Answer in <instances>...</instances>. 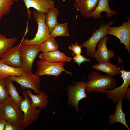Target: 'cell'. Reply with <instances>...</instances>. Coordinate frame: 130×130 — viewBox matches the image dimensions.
Segmentation results:
<instances>
[{
  "instance_id": "obj_1",
  "label": "cell",
  "mask_w": 130,
  "mask_h": 130,
  "mask_svg": "<svg viewBox=\"0 0 130 130\" xmlns=\"http://www.w3.org/2000/svg\"><path fill=\"white\" fill-rule=\"evenodd\" d=\"M88 78V81L86 83V90L88 93L94 91L106 94L109 89L115 88L117 85L115 78L100 74L97 71L90 73Z\"/></svg>"
},
{
  "instance_id": "obj_2",
  "label": "cell",
  "mask_w": 130,
  "mask_h": 130,
  "mask_svg": "<svg viewBox=\"0 0 130 130\" xmlns=\"http://www.w3.org/2000/svg\"><path fill=\"white\" fill-rule=\"evenodd\" d=\"M23 113L20 107L10 97L0 103V118L14 124L21 126Z\"/></svg>"
},
{
  "instance_id": "obj_3",
  "label": "cell",
  "mask_w": 130,
  "mask_h": 130,
  "mask_svg": "<svg viewBox=\"0 0 130 130\" xmlns=\"http://www.w3.org/2000/svg\"><path fill=\"white\" fill-rule=\"evenodd\" d=\"M34 19L38 25L37 32L35 37L29 40L23 39L21 43L26 45H39L47 39L51 38L50 32L45 23L46 14L36 10L33 12Z\"/></svg>"
},
{
  "instance_id": "obj_4",
  "label": "cell",
  "mask_w": 130,
  "mask_h": 130,
  "mask_svg": "<svg viewBox=\"0 0 130 130\" xmlns=\"http://www.w3.org/2000/svg\"><path fill=\"white\" fill-rule=\"evenodd\" d=\"M115 20H111L105 24L102 23L99 28L92 33V36L80 45L81 47L86 48V54L88 56L93 57L96 51V48L98 43L101 38L108 34L107 32L109 27Z\"/></svg>"
},
{
  "instance_id": "obj_5",
  "label": "cell",
  "mask_w": 130,
  "mask_h": 130,
  "mask_svg": "<svg viewBox=\"0 0 130 130\" xmlns=\"http://www.w3.org/2000/svg\"><path fill=\"white\" fill-rule=\"evenodd\" d=\"M65 62L52 63L45 60H39L37 62V68L35 74L40 77L44 75H53L58 78L63 71L71 76L72 73L65 70Z\"/></svg>"
},
{
  "instance_id": "obj_6",
  "label": "cell",
  "mask_w": 130,
  "mask_h": 130,
  "mask_svg": "<svg viewBox=\"0 0 130 130\" xmlns=\"http://www.w3.org/2000/svg\"><path fill=\"white\" fill-rule=\"evenodd\" d=\"M22 93L24 98L20 104V107L23 113L21 126L24 129L38 119L41 110L39 108L38 109L31 106V100L27 95L26 91L23 90Z\"/></svg>"
},
{
  "instance_id": "obj_7",
  "label": "cell",
  "mask_w": 130,
  "mask_h": 130,
  "mask_svg": "<svg viewBox=\"0 0 130 130\" xmlns=\"http://www.w3.org/2000/svg\"><path fill=\"white\" fill-rule=\"evenodd\" d=\"M86 83V82L83 81L76 82L74 85H69L66 87L68 96V104L75 109L76 112L79 111L78 105L79 101L87 97L85 93Z\"/></svg>"
},
{
  "instance_id": "obj_8",
  "label": "cell",
  "mask_w": 130,
  "mask_h": 130,
  "mask_svg": "<svg viewBox=\"0 0 130 130\" xmlns=\"http://www.w3.org/2000/svg\"><path fill=\"white\" fill-rule=\"evenodd\" d=\"M22 62L21 68L25 73L32 72L33 64L39 52V45L19 44Z\"/></svg>"
},
{
  "instance_id": "obj_9",
  "label": "cell",
  "mask_w": 130,
  "mask_h": 130,
  "mask_svg": "<svg viewBox=\"0 0 130 130\" xmlns=\"http://www.w3.org/2000/svg\"><path fill=\"white\" fill-rule=\"evenodd\" d=\"M40 77L31 72L25 73L19 76H11L8 78L13 82L15 81L19 84L22 89L30 88L38 94L40 91L41 80Z\"/></svg>"
},
{
  "instance_id": "obj_10",
  "label": "cell",
  "mask_w": 130,
  "mask_h": 130,
  "mask_svg": "<svg viewBox=\"0 0 130 130\" xmlns=\"http://www.w3.org/2000/svg\"><path fill=\"white\" fill-rule=\"evenodd\" d=\"M122 67L123 68L122 65ZM120 72L121 76L123 80V84L119 87L109 90L106 93L107 98L111 100L112 102L115 104L117 103L120 98L123 99L126 98V93L130 84V71H125L123 68Z\"/></svg>"
},
{
  "instance_id": "obj_11",
  "label": "cell",
  "mask_w": 130,
  "mask_h": 130,
  "mask_svg": "<svg viewBox=\"0 0 130 130\" xmlns=\"http://www.w3.org/2000/svg\"><path fill=\"white\" fill-rule=\"evenodd\" d=\"M128 20L124 22L122 25L116 27L110 26L108 30V34L113 35L120 40V44L123 43L125 48L130 53V19L127 17Z\"/></svg>"
},
{
  "instance_id": "obj_12",
  "label": "cell",
  "mask_w": 130,
  "mask_h": 130,
  "mask_svg": "<svg viewBox=\"0 0 130 130\" xmlns=\"http://www.w3.org/2000/svg\"><path fill=\"white\" fill-rule=\"evenodd\" d=\"M109 38L106 36L103 37L98 43V49L93 56L98 63L109 62L110 59L115 56L114 51L109 50L107 47L106 43Z\"/></svg>"
},
{
  "instance_id": "obj_13",
  "label": "cell",
  "mask_w": 130,
  "mask_h": 130,
  "mask_svg": "<svg viewBox=\"0 0 130 130\" xmlns=\"http://www.w3.org/2000/svg\"><path fill=\"white\" fill-rule=\"evenodd\" d=\"M19 47V44L8 49L2 56L0 60L12 67L21 68V59Z\"/></svg>"
},
{
  "instance_id": "obj_14",
  "label": "cell",
  "mask_w": 130,
  "mask_h": 130,
  "mask_svg": "<svg viewBox=\"0 0 130 130\" xmlns=\"http://www.w3.org/2000/svg\"><path fill=\"white\" fill-rule=\"evenodd\" d=\"M99 0H78L75 2L73 5L75 9L79 11L82 16L88 19L91 13L97 6Z\"/></svg>"
},
{
  "instance_id": "obj_15",
  "label": "cell",
  "mask_w": 130,
  "mask_h": 130,
  "mask_svg": "<svg viewBox=\"0 0 130 130\" xmlns=\"http://www.w3.org/2000/svg\"><path fill=\"white\" fill-rule=\"evenodd\" d=\"M26 7L33 8L38 11L46 14L49 9L54 8L55 1L52 0H22Z\"/></svg>"
},
{
  "instance_id": "obj_16",
  "label": "cell",
  "mask_w": 130,
  "mask_h": 130,
  "mask_svg": "<svg viewBox=\"0 0 130 130\" xmlns=\"http://www.w3.org/2000/svg\"><path fill=\"white\" fill-rule=\"evenodd\" d=\"M26 91L31 99V105L32 107L36 108L38 107L40 110L46 108L48 103V97L44 91H40L37 95L33 94L29 89Z\"/></svg>"
},
{
  "instance_id": "obj_17",
  "label": "cell",
  "mask_w": 130,
  "mask_h": 130,
  "mask_svg": "<svg viewBox=\"0 0 130 130\" xmlns=\"http://www.w3.org/2000/svg\"><path fill=\"white\" fill-rule=\"evenodd\" d=\"M39 57L41 59L52 63L71 62L72 59L58 49L52 52L42 53L39 54Z\"/></svg>"
},
{
  "instance_id": "obj_18",
  "label": "cell",
  "mask_w": 130,
  "mask_h": 130,
  "mask_svg": "<svg viewBox=\"0 0 130 130\" xmlns=\"http://www.w3.org/2000/svg\"><path fill=\"white\" fill-rule=\"evenodd\" d=\"M109 0H99L95 9L90 13V17H93L95 19L102 17L100 14L103 11L107 13L106 16L107 18L116 14H121L117 11H113L110 8L109 6Z\"/></svg>"
},
{
  "instance_id": "obj_19",
  "label": "cell",
  "mask_w": 130,
  "mask_h": 130,
  "mask_svg": "<svg viewBox=\"0 0 130 130\" xmlns=\"http://www.w3.org/2000/svg\"><path fill=\"white\" fill-rule=\"evenodd\" d=\"M123 99L119 98L116 105V110L114 114L110 115L109 117V123L112 124L116 122L120 123L124 125L129 130V127L126 123L125 118V114L123 112L122 108Z\"/></svg>"
},
{
  "instance_id": "obj_20",
  "label": "cell",
  "mask_w": 130,
  "mask_h": 130,
  "mask_svg": "<svg viewBox=\"0 0 130 130\" xmlns=\"http://www.w3.org/2000/svg\"><path fill=\"white\" fill-rule=\"evenodd\" d=\"M93 68L107 73L109 76H113L121 74L120 67L117 65H113L109 62H101L98 64H95Z\"/></svg>"
},
{
  "instance_id": "obj_21",
  "label": "cell",
  "mask_w": 130,
  "mask_h": 130,
  "mask_svg": "<svg viewBox=\"0 0 130 130\" xmlns=\"http://www.w3.org/2000/svg\"><path fill=\"white\" fill-rule=\"evenodd\" d=\"M25 73L22 68L12 67L0 60V79H5L11 76H20Z\"/></svg>"
},
{
  "instance_id": "obj_22",
  "label": "cell",
  "mask_w": 130,
  "mask_h": 130,
  "mask_svg": "<svg viewBox=\"0 0 130 130\" xmlns=\"http://www.w3.org/2000/svg\"><path fill=\"white\" fill-rule=\"evenodd\" d=\"M6 88L10 98L17 105L20 107L21 102L23 100L22 96H20L17 91L15 86L13 82L8 78L5 79Z\"/></svg>"
},
{
  "instance_id": "obj_23",
  "label": "cell",
  "mask_w": 130,
  "mask_h": 130,
  "mask_svg": "<svg viewBox=\"0 0 130 130\" xmlns=\"http://www.w3.org/2000/svg\"><path fill=\"white\" fill-rule=\"evenodd\" d=\"M59 11L56 8H51L46 13L45 23L51 32L58 23L57 21Z\"/></svg>"
},
{
  "instance_id": "obj_24",
  "label": "cell",
  "mask_w": 130,
  "mask_h": 130,
  "mask_svg": "<svg viewBox=\"0 0 130 130\" xmlns=\"http://www.w3.org/2000/svg\"><path fill=\"white\" fill-rule=\"evenodd\" d=\"M16 38H7L0 32V58L17 41Z\"/></svg>"
},
{
  "instance_id": "obj_25",
  "label": "cell",
  "mask_w": 130,
  "mask_h": 130,
  "mask_svg": "<svg viewBox=\"0 0 130 130\" xmlns=\"http://www.w3.org/2000/svg\"><path fill=\"white\" fill-rule=\"evenodd\" d=\"M58 45L54 38L51 37L39 45V52L45 53L52 52L58 49Z\"/></svg>"
},
{
  "instance_id": "obj_26",
  "label": "cell",
  "mask_w": 130,
  "mask_h": 130,
  "mask_svg": "<svg viewBox=\"0 0 130 130\" xmlns=\"http://www.w3.org/2000/svg\"><path fill=\"white\" fill-rule=\"evenodd\" d=\"M50 36L51 37L54 38L59 36H69L67 23H58L50 32Z\"/></svg>"
},
{
  "instance_id": "obj_27",
  "label": "cell",
  "mask_w": 130,
  "mask_h": 130,
  "mask_svg": "<svg viewBox=\"0 0 130 130\" xmlns=\"http://www.w3.org/2000/svg\"><path fill=\"white\" fill-rule=\"evenodd\" d=\"M17 0H0V20L3 16L9 13L12 6Z\"/></svg>"
},
{
  "instance_id": "obj_28",
  "label": "cell",
  "mask_w": 130,
  "mask_h": 130,
  "mask_svg": "<svg viewBox=\"0 0 130 130\" xmlns=\"http://www.w3.org/2000/svg\"><path fill=\"white\" fill-rule=\"evenodd\" d=\"M9 97L6 86L5 79H0V103Z\"/></svg>"
},
{
  "instance_id": "obj_29",
  "label": "cell",
  "mask_w": 130,
  "mask_h": 130,
  "mask_svg": "<svg viewBox=\"0 0 130 130\" xmlns=\"http://www.w3.org/2000/svg\"><path fill=\"white\" fill-rule=\"evenodd\" d=\"M74 60V62L76 63L79 66H80L81 64L85 61L89 62L90 58H87L84 56L80 54L78 55H74L72 58Z\"/></svg>"
},
{
  "instance_id": "obj_30",
  "label": "cell",
  "mask_w": 130,
  "mask_h": 130,
  "mask_svg": "<svg viewBox=\"0 0 130 130\" xmlns=\"http://www.w3.org/2000/svg\"><path fill=\"white\" fill-rule=\"evenodd\" d=\"M81 47L79 44H78L77 42H76L75 44H72L69 46L68 48L72 51V56H73L74 55L81 54L82 52Z\"/></svg>"
},
{
  "instance_id": "obj_31",
  "label": "cell",
  "mask_w": 130,
  "mask_h": 130,
  "mask_svg": "<svg viewBox=\"0 0 130 130\" xmlns=\"http://www.w3.org/2000/svg\"><path fill=\"white\" fill-rule=\"evenodd\" d=\"M24 129L21 126H18L6 121L4 130H23Z\"/></svg>"
},
{
  "instance_id": "obj_32",
  "label": "cell",
  "mask_w": 130,
  "mask_h": 130,
  "mask_svg": "<svg viewBox=\"0 0 130 130\" xmlns=\"http://www.w3.org/2000/svg\"><path fill=\"white\" fill-rule=\"evenodd\" d=\"M6 121L4 119L0 118V130H4Z\"/></svg>"
},
{
  "instance_id": "obj_33",
  "label": "cell",
  "mask_w": 130,
  "mask_h": 130,
  "mask_svg": "<svg viewBox=\"0 0 130 130\" xmlns=\"http://www.w3.org/2000/svg\"><path fill=\"white\" fill-rule=\"evenodd\" d=\"M126 98H127L128 101L130 102V89H128L126 95Z\"/></svg>"
},
{
  "instance_id": "obj_34",
  "label": "cell",
  "mask_w": 130,
  "mask_h": 130,
  "mask_svg": "<svg viewBox=\"0 0 130 130\" xmlns=\"http://www.w3.org/2000/svg\"><path fill=\"white\" fill-rule=\"evenodd\" d=\"M78 0H76L75 1H74L75 2H77L78 1Z\"/></svg>"
}]
</instances>
